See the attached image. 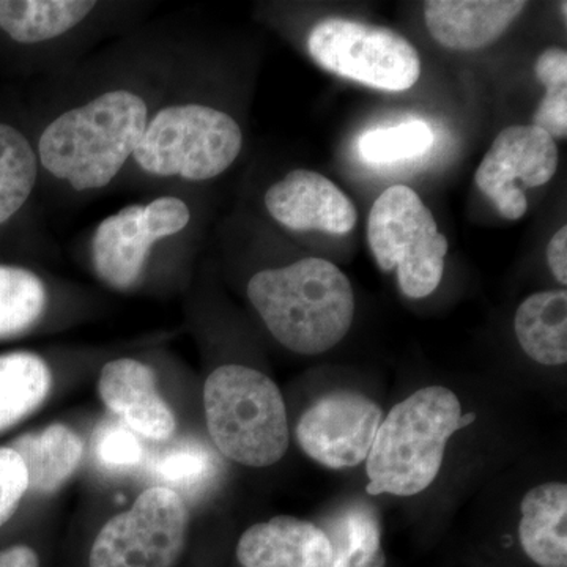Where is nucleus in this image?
Returning <instances> with one entry per match:
<instances>
[{
	"mask_svg": "<svg viewBox=\"0 0 567 567\" xmlns=\"http://www.w3.org/2000/svg\"><path fill=\"white\" fill-rule=\"evenodd\" d=\"M275 221L295 233L347 235L358 223L357 207L334 182L316 171L295 169L265 193Z\"/></svg>",
	"mask_w": 567,
	"mask_h": 567,
	"instance_id": "obj_12",
	"label": "nucleus"
},
{
	"mask_svg": "<svg viewBox=\"0 0 567 567\" xmlns=\"http://www.w3.org/2000/svg\"><path fill=\"white\" fill-rule=\"evenodd\" d=\"M237 559L244 567H331L333 548L316 524L279 516L246 529Z\"/></svg>",
	"mask_w": 567,
	"mask_h": 567,
	"instance_id": "obj_14",
	"label": "nucleus"
},
{
	"mask_svg": "<svg viewBox=\"0 0 567 567\" xmlns=\"http://www.w3.org/2000/svg\"><path fill=\"white\" fill-rule=\"evenodd\" d=\"M51 385L50 368L39 354H0V432L35 412Z\"/></svg>",
	"mask_w": 567,
	"mask_h": 567,
	"instance_id": "obj_20",
	"label": "nucleus"
},
{
	"mask_svg": "<svg viewBox=\"0 0 567 567\" xmlns=\"http://www.w3.org/2000/svg\"><path fill=\"white\" fill-rule=\"evenodd\" d=\"M518 540L540 567H567V487L546 483L522 499Z\"/></svg>",
	"mask_w": 567,
	"mask_h": 567,
	"instance_id": "obj_16",
	"label": "nucleus"
},
{
	"mask_svg": "<svg viewBox=\"0 0 567 567\" xmlns=\"http://www.w3.org/2000/svg\"><path fill=\"white\" fill-rule=\"evenodd\" d=\"M85 0H0V29L21 44L65 35L95 10Z\"/></svg>",
	"mask_w": 567,
	"mask_h": 567,
	"instance_id": "obj_19",
	"label": "nucleus"
},
{
	"mask_svg": "<svg viewBox=\"0 0 567 567\" xmlns=\"http://www.w3.org/2000/svg\"><path fill=\"white\" fill-rule=\"evenodd\" d=\"M24 462L28 491L52 494L73 476L82 458V442L70 427L51 424L11 443Z\"/></svg>",
	"mask_w": 567,
	"mask_h": 567,
	"instance_id": "obj_17",
	"label": "nucleus"
},
{
	"mask_svg": "<svg viewBox=\"0 0 567 567\" xmlns=\"http://www.w3.org/2000/svg\"><path fill=\"white\" fill-rule=\"evenodd\" d=\"M130 443H132V439L128 435L112 434L106 443L103 442L100 453H102L103 458L112 462V464H128L132 461L133 451Z\"/></svg>",
	"mask_w": 567,
	"mask_h": 567,
	"instance_id": "obj_28",
	"label": "nucleus"
},
{
	"mask_svg": "<svg viewBox=\"0 0 567 567\" xmlns=\"http://www.w3.org/2000/svg\"><path fill=\"white\" fill-rule=\"evenodd\" d=\"M559 153L554 137L535 125L507 126L477 167L475 182L509 221L528 210L524 188L546 185L557 174Z\"/></svg>",
	"mask_w": 567,
	"mask_h": 567,
	"instance_id": "obj_10",
	"label": "nucleus"
},
{
	"mask_svg": "<svg viewBox=\"0 0 567 567\" xmlns=\"http://www.w3.org/2000/svg\"><path fill=\"white\" fill-rule=\"evenodd\" d=\"M244 148V132L221 110L200 103L167 104L151 114L133 162L162 178L207 182L226 173Z\"/></svg>",
	"mask_w": 567,
	"mask_h": 567,
	"instance_id": "obj_5",
	"label": "nucleus"
},
{
	"mask_svg": "<svg viewBox=\"0 0 567 567\" xmlns=\"http://www.w3.org/2000/svg\"><path fill=\"white\" fill-rule=\"evenodd\" d=\"M368 241L380 270L398 271L405 297H429L442 282L447 238L439 233L427 205L409 186H391L372 205Z\"/></svg>",
	"mask_w": 567,
	"mask_h": 567,
	"instance_id": "obj_6",
	"label": "nucleus"
},
{
	"mask_svg": "<svg viewBox=\"0 0 567 567\" xmlns=\"http://www.w3.org/2000/svg\"><path fill=\"white\" fill-rule=\"evenodd\" d=\"M99 393L103 404L137 434L156 442L173 436L177 423L151 365L133 358L111 361L100 374Z\"/></svg>",
	"mask_w": 567,
	"mask_h": 567,
	"instance_id": "obj_13",
	"label": "nucleus"
},
{
	"mask_svg": "<svg viewBox=\"0 0 567 567\" xmlns=\"http://www.w3.org/2000/svg\"><path fill=\"white\" fill-rule=\"evenodd\" d=\"M517 341L536 363L561 365L567 361V292L547 290L529 295L514 319Z\"/></svg>",
	"mask_w": 567,
	"mask_h": 567,
	"instance_id": "obj_18",
	"label": "nucleus"
},
{
	"mask_svg": "<svg viewBox=\"0 0 567 567\" xmlns=\"http://www.w3.org/2000/svg\"><path fill=\"white\" fill-rule=\"evenodd\" d=\"M382 409L354 391H334L309 406L297 425L301 450L330 468L363 464L382 423Z\"/></svg>",
	"mask_w": 567,
	"mask_h": 567,
	"instance_id": "obj_11",
	"label": "nucleus"
},
{
	"mask_svg": "<svg viewBox=\"0 0 567 567\" xmlns=\"http://www.w3.org/2000/svg\"><path fill=\"white\" fill-rule=\"evenodd\" d=\"M39 169V156L28 137L9 123H0V227L28 203Z\"/></svg>",
	"mask_w": 567,
	"mask_h": 567,
	"instance_id": "obj_21",
	"label": "nucleus"
},
{
	"mask_svg": "<svg viewBox=\"0 0 567 567\" xmlns=\"http://www.w3.org/2000/svg\"><path fill=\"white\" fill-rule=\"evenodd\" d=\"M566 10H567V3L563 2L561 3V11H563V20H565V24H566V18H567Z\"/></svg>",
	"mask_w": 567,
	"mask_h": 567,
	"instance_id": "obj_30",
	"label": "nucleus"
},
{
	"mask_svg": "<svg viewBox=\"0 0 567 567\" xmlns=\"http://www.w3.org/2000/svg\"><path fill=\"white\" fill-rule=\"evenodd\" d=\"M47 308V289L28 268L0 265V338L21 334L39 322Z\"/></svg>",
	"mask_w": 567,
	"mask_h": 567,
	"instance_id": "obj_23",
	"label": "nucleus"
},
{
	"mask_svg": "<svg viewBox=\"0 0 567 567\" xmlns=\"http://www.w3.org/2000/svg\"><path fill=\"white\" fill-rule=\"evenodd\" d=\"M151 107L141 93L111 89L52 118L39 137L40 166L74 192L106 188L142 140Z\"/></svg>",
	"mask_w": 567,
	"mask_h": 567,
	"instance_id": "obj_1",
	"label": "nucleus"
},
{
	"mask_svg": "<svg viewBox=\"0 0 567 567\" xmlns=\"http://www.w3.org/2000/svg\"><path fill=\"white\" fill-rule=\"evenodd\" d=\"M189 514L173 488L142 492L125 513L100 529L91 548V567H174L188 535Z\"/></svg>",
	"mask_w": 567,
	"mask_h": 567,
	"instance_id": "obj_8",
	"label": "nucleus"
},
{
	"mask_svg": "<svg viewBox=\"0 0 567 567\" xmlns=\"http://www.w3.org/2000/svg\"><path fill=\"white\" fill-rule=\"evenodd\" d=\"M547 262L559 284H567V226L551 237L547 246Z\"/></svg>",
	"mask_w": 567,
	"mask_h": 567,
	"instance_id": "obj_27",
	"label": "nucleus"
},
{
	"mask_svg": "<svg viewBox=\"0 0 567 567\" xmlns=\"http://www.w3.org/2000/svg\"><path fill=\"white\" fill-rule=\"evenodd\" d=\"M333 548L331 567H375L382 532L368 505H350L339 511L323 529Z\"/></svg>",
	"mask_w": 567,
	"mask_h": 567,
	"instance_id": "obj_22",
	"label": "nucleus"
},
{
	"mask_svg": "<svg viewBox=\"0 0 567 567\" xmlns=\"http://www.w3.org/2000/svg\"><path fill=\"white\" fill-rule=\"evenodd\" d=\"M248 298L276 341L295 353L334 349L353 323L352 284L319 257L259 271L249 279Z\"/></svg>",
	"mask_w": 567,
	"mask_h": 567,
	"instance_id": "obj_2",
	"label": "nucleus"
},
{
	"mask_svg": "<svg viewBox=\"0 0 567 567\" xmlns=\"http://www.w3.org/2000/svg\"><path fill=\"white\" fill-rule=\"evenodd\" d=\"M28 492L24 462L11 447H0V528L13 517Z\"/></svg>",
	"mask_w": 567,
	"mask_h": 567,
	"instance_id": "obj_26",
	"label": "nucleus"
},
{
	"mask_svg": "<svg viewBox=\"0 0 567 567\" xmlns=\"http://www.w3.org/2000/svg\"><path fill=\"white\" fill-rule=\"evenodd\" d=\"M204 409L213 443L237 464L275 465L289 450L281 391L256 369L240 364L215 369L205 382Z\"/></svg>",
	"mask_w": 567,
	"mask_h": 567,
	"instance_id": "obj_4",
	"label": "nucleus"
},
{
	"mask_svg": "<svg viewBox=\"0 0 567 567\" xmlns=\"http://www.w3.org/2000/svg\"><path fill=\"white\" fill-rule=\"evenodd\" d=\"M535 73L546 87V95L533 117V125L554 140L567 137V52L548 48L537 58Z\"/></svg>",
	"mask_w": 567,
	"mask_h": 567,
	"instance_id": "obj_24",
	"label": "nucleus"
},
{
	"mask_svg": "<svg viewBox=\"0 0 567 567\" xmlns=\"http://www.w3.org/2000/svg\"><path fill=\"white\" fill-rule=\"evenodd\" d=\"M434 142L435 134L431 126L413 121L364 133L358 141V151L364 162L390 164L424 155Z\"/></svg>",
	"mask_w": 567,
	"mask_h": 567,
	"instance_id": "obj_25",
	"label": "nucleus"
},
{
	"mask_svg": "<svg viewBox=\"0 0 567 567\" xmlns=\"http://www.w3.org/2000/svg\"><path fill=\"white\" fill-rule=\"evenodd\" d=\"M0 567H40V558L29 546H13L0 551Z\"/></svg>",
	"mask_w": 567,
	"mask_h": 567,
	"instance_id": "obj_29",
	"label": "nucleus"
},
{
	"mask_svg": "<svg viewBox=\"0 0 567 567\" xmlns=\"http://www.w3.org/2000/svg\"><path fill=\"white\" fill-rule=\"evenodd\" d=\"M525 7L522 0H427L425 28L447 50H483L511 28Z\"/></svg>",
	"mask_w": 567,
	"mask_h": 567,
	"instance_id": "obj_15",
	"label": "nucleus"
},
{
	"mask_svg": "<svg viewBox=\"0 0 567 567\" xmlns=\"http://www.w3.org/2000/svg\"><path fill=\"white\" fill-rule=\"evenodd\" d=\"M475 415L445 386L421 388L399 402L379 425L365 458L369 495L413 496L431 487L451 436Z\"/></svg>",
	"mask_w": 567,
	"mask_h": 567,
	"instance_id": "obj_3",
	"label": "nucleus"
},
{
	"mask_svg": "<svg viewBox=\"0 0 567 567\" xmlns=\"http://www.w3.org/2000/svg\"><path fill=\"white\" fill-rule=\"evenodd\" d=\"M308 52L323 70L379 91H409L421 76L420 52L401 33L347 18L317 22Z\"/></svg>",
	"mask_w": 567,
	"mask_h": 567,
	"instance_id": "obj_7",
	"label": "nucleus"
},
{
	"mask_svg": "<svg viewBox=\"0 0 567 567\" xmlns=\"http://www.w3.org/2000/svg\"><path fill=\"white\" fill-rule=\"evenodd\" d=\"M189 221L192 210L181 197L162 196L151 203L126 205L93 230V270L111 289H132L155 245L181 234Z\"/></svg>",
	"mask_w": 567,
	"mask_h": 567,
	"instance_id": "obj_9",
	"label": "nucleus"
}]
</instances>
